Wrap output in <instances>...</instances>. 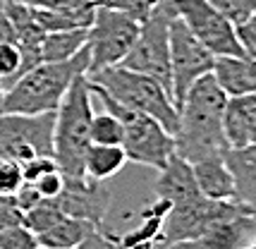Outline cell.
<instances>
[{
    "label": "cell",
    "instance_id": "cell-1",
    "mask_svg": "<svg viewBox=\"0 0 256 249\" xmlns=\"http://www.w3.org/2000/svg\"><path fill=\"white\" fill-rule=\"evenodd\" d=\"M228 94L220 89L213 74H204L192 84L184 98L178 103L180 122L175 132V154L196 163L211 156L228 154V139L223 130V113Z\"/></svg>",
    "mask_w": 256,
    "mask_h": 249
},
{
    "label": "cell",
    "instance_id": "cell-2",
    "mask_svg": "<svg viewBox=\"0 0 256 249\" xmlns=\"http://www.w3.org/2000/svg\"><path fill=\"white\" fill-rule=\"evenodd\" d=\"M89 72V48L65 62H38L5 89L2 113H56L65 98L70 84Z\"/></svg>",
    "mask_w": 256,
    "mask_h": 249
},
{
    "label": "cell",
    "instance_id": "cell-3",
    "mask_svg": "<svg viewBox=\"0 0 256 249\" xmlns=\"http://www.w3.org/2000/svg\"><path fill=\"white\" fill-rule=\"evenodd\" d=\"M91 84L86 74H79L70 84L65 98L56 110L53 124V158L58 168L70 178L84 175V154L91 144V118H94V103H91Z\"/></svg>",
    "mask_w": 256,
    "mask_h": 249
},
{
    "label": "cell",
    "instance_id": "cell-4",
    "mask_svg": "<svg viewBox=\"0 0 256 249\" xmlns=\"http://www.w3.org/2000/svg\"><path fill=\"white\" fill-rule=\"evenodd\" d=\"M89 82L94 86H100L103 91H108L118 103H122L136 113L156 118L168 132H172V134L178 132V103L172 98L170 89H166L154 77L124 68V65H112V68L91 72Z\"/></svg>",
    "mask_w": 256,
    "mask_h": 249
},
{
    "label": "cell",
    "instance_id": "cell-5",
    "mask_svg": "<svg viewBox=\"0 0 256 249\" xmlns=\"http://www.w3.org/2000/svg\"><path fill=\"white\" fill-rule=\"evenodd\" d=\"M91 91H94V96H98V101L103 103L106 110H110L120 118V122H122V148L130 163H139L146 168L160 170L175 156V134L168 132L156 118L136 113L132 108L118 103L100 86L91 84Z\"/></svg>",
    "mask_w": 256,
    "mask_h": 249
},
{
    "label": "cell",
    "instance_id": "cell-6",
    "mask_svg": "<svg viewBox=\"0 0 256 249\" xmlns=\"http://www.w3.org/2000/svg\"><path fill=\"white\" fill-rule=\"evenodd\" d=\"M172 17H175L172 2L160 0V5L148 14V20L142 22L132 50L120 62L124 68L154 77L166 89H170V94H172V74H170V20Z\"/></svg>",
    "mask_w": 256,
    "mask_h": 249
},
{
    "label": "cell",
    "instance_id": "cell-7",
    "mask_svg": "<svg viewBox=\"0 0 256 249\" xmlns=\"http://www.w3.org/2000/svg\"><path fill=\"white\" fill-rule=\"evenodd\" d=\"M142 24L132 20L122 10H115L108 5H96L94 20L89 24V72L120 65L124 56L132 50L134 41L139 36Z\"/></svg>",
    "mask_w": 256,
    "mask_h": 249
},
{
    "label": "cell",
    "instance_id": "cell-8",
    "mask_svg": "<svg viewBox=\"0 0 256 249\" xmlns=\"http://www.w3.org/2000/svg\"><path fill=\"white\" fill-rule=\"evenodd\" d=\"M56 113H0V158L26 163L36 156H53Z\"/></svg>",
    "mask_w": 256,
    "mask_h": 249
},
{
    "label": "cell",
    "instance_id": "cell-9",
    "mask_svg": "<svg viewBox=\"0 0 256 249\" xmlns=\"http://www.w3.org/2000/svg\"><path fill=\"white\" fill-rule=\"evenodd\" d=\"M242 214H249V211L237 202H216V199H206L201 194L187 204H178L168 211L158 247L182 242V240H192L201 232H206L208 228L218 226L223 220H230V218H237Z\"/></svg>",
    "mask_w": 256,
    "mask_h": 249
},
{
    "label": "cell",
    "instance_id": "cell-10",
    "mask_svg": "<svg viewBox=\"0 0 256 249\" xmlns=\"http://www.w3.org/2000/svg\"><path fill=\"white\" fill-rule=\"evenodd\" d=\"M216 56L196 36L187 29V24L178 14L170 20V74H172V98L180 103L194 82L213 72Z\"/></svg>",
    "mask_w": 256,
    "mask_h": 249
},
{
    "label": "cell",
    "instance_id": "cell-11",
    "mask_svg": "<svg viewBox=\"0 0 256 249\" xmlns=\"http://www.w3.org/2000/svg\"><path fill=\"white\" fill-rule=\"evenodd\" d=\"M172 10L192 34L213 56H244L234 34V24L211 5V0H170Z\"/></svg>",
    "mask_w": 256,
    "mask_h": 249
},
{
    "label": "cell",
    "instance_id": "cell-12",
    "mask_svg": "<svg viewBox=\"0 0 256 249\" xmlns=\"http://www.w3.org/2000/svg\"><path fill=\"white\" fill-rule=\"evenodd\" d=\"M62 214L89 220L91 226H106V216L110 208V192L103 187V182L89 180L86 175L70 178L65 175V187L56 196Z\"/></svg>",
    "mask_w": 256,
    "mask_h": 249
},
{
    "label": "cell",
    "instance_id": "cell-13",
    "mask_svg": "<svg viewBox=\"0 0 256 249\" xmlns=\"http://www.w3.org/2000/svg\"><path fill=\"white\" fill-rule=\"evenodd\" d=\"M256 238V214H242L208 228L192 240L172 242L156 249H244Z\"/></svg>",
    "mask_w": 256,
    "mask_h": 249
},
{
    "label": "cell",
    "instance_id": "cell-14",
    "mask_svg": "<svg viewBox=\"0 0 256 249\" xmlns=\"http://www.w3.org/2000/svg\"><path fill=\"white\" fill-rule=\"evenodd\" d=\"M156 196L168 199L172 206L187 204L192 199L201 196L196 178H194V168H192L190 160L175 154L163 168L158 170Z\"/></svg>",
    "mask_w": 256,
    "mask_h": 249
},
{
    "label": "cell",
    "instance_id": "cell-15",
    "mask_svg": "<svg viewBox=\"0 0 256 249\" xmlns=\"http://www.w3.org/2000/svg\"><path fill=\"white\" fill-rule=\"evenodd\" d=\"M213 77L228 96L256 94V60L249 56H218Z\"/></svg>",
    "mask_w": 256,
    "mask_h": 249
},
{
    "label": "cell",
    "instance_id": "cell-16",
    "mask_svg": "<svg viewBox=\"0 0 256 249\" xmlns=\"http://www.w3.org/2000/svg\"><path fill=\"white\" fill-rule=\"evenodd\" d=\"M172 208V204L168 199L156 196L151 204L142 211V220L139 226H134L127 232H118L120 244H124L127 249H154L160 242L163 235V226H166V216Z\"/></svg>",
    "mask_w": 256,
    "mask_h": 249
},
{
    "label": "cell",
    "instance_id": "cell-17",
    "mask_svg": "<svg viewBox=\"0 0 256 249\" xmlns=\"http://www.w3.org/2000/svg\"><path fill=\"white\" fill-rule=\"evenodd\" d=\"M225 160L234 178V202L256 214V144L228 148Z\"/></svg>",
    "mask_w": 256,
    "mask_h": 249
},
{
    "label": "cell",
    "instance_id": "cell-18",
    "mask_svg": "<svg viewBox=\"0 0 256 249\" xmlns=\"http://www.w3.org/2000/svg\"><path fill=\"white\" fill-rule=\"evenodd\" d=\"M199 192L206 199L216 202H234V178L225 156H211L192 163Z\"/></svg>",
    "mask_w": 256,
    "mask_h": 249
},
{
    "label": "cell",
    "instance_id": "cell-19",
    "mask_svg": "<svg viewBox=\"0 0 256 249\" xmlns=\"http://www.w3.org/2000/svg\"><path fill=\"white\" fill-rule=\"evenodd\" d=\"M256 113V94L244 96H228L223 113V130L230 148H240L249 144V124Z\"/></svg>",
    "mask_w": 256,
    "mask_h": 249
},
{
    "label": "cell",
    "instance_id": "cell-20",
    "mask_svg": "<svg viewBox=\"0 0 256 249\" xmlns=\"http://www.w3.org/2000/svg\"><path fill=\"white\" fill-rule=\"evenodd\" d=\"M94 230H96V226H91L89 220L65 214L60 220H56L50 228H46L44 232H38L34 238H36L38 249H70L77 247L79 242H84Z\"/></svg>",
    "mask_w": 256,
    "mask_h": 249
},
{
    "label": "cell",
    "instance_id": "cell-21",
    "mask_svg": "<svg viewBox=\"0 0 256 249\" xmlns=\"http://www.w3.org/2000/svg\"><path fill=\"white\" fill-rule=\"evenodd\" d=\"M127 163L130 160L122 144H89L84 154V175L89 180L106 182L115 178Z\"/></svg>",
    "mask_w": 256,
    "mask_h": 249
},
{
    "label": "cell",
    "instance_id": "cell-22",
    "mask_svg": "<svg viewBox=\"0 0 256 249\" xmlns=\"http://www.w3.org/2000/svg\"><path fill=\"white\" fill-rule=\"evenodd\" d=\"M86 41H89V26L46 34L44 44H41V60L44 62H65L77 53H82Z\"/></svg>",
    "mask_w": 256,
    "mask_h": 249
},
{
    "label": "cell",
    "instance_id": "cell-23",
    "mask_svg": "<svg viewBox=\"0 0 256 249\" xmlns=\"http://www.w3.org/2000/svg\"><path fill=\"white\" fill-rule=\"evenodd\" d=\"M91 144H122V122L120 118L103 108V113L91 118Z\"/></svg>",
    "mask_w": 256,
    "mask_h": 249
},
{
    "label": "cell",
    "instance_id": "cell-24",
    "mask_svg": "<svg viewBox=\"0 0 256 249\" xmlns=\"http://www.w3.org/2000/svg\"><path fill=\"white\" fill-rule=\"evenodd\" d=\"M62 208L58 206L56 199H41L36 206H32L29 211H24V226L32 230L34 235L44 232L46 228H50L56 220L62 218Z\"/></svg>",
    "mask_w": 256,
    "mask_h": 249
},
{
    "label": "cell",
    "instance_id": "cell-25",
    "mask_svg": "<svg viewBox=\"0 0 256 249\" xmlns=\"http://www.w3.org/2000/svg\"><path fill=\"white\" fill-rule=\"evenodd\" d=\"M22 50L17 44L2 41L0 44V84L2 89H10L22 77Z\"/></svg>",
    "mask_w": 256,
    "mask_h": 249
},
{
    "label": "cell",
    "instance_id": "cell-26",
    "mask_svg": "<svg viewBox=\"0 0 256 249\" xmlns=\"http://www.w3.org/2000/svg\"><path fill=\"white\" fill-rule=\"evenodd\" d=\"M24 5L36 10H53V12H70V14H94L96 5L86 0H22Z\"/></svg>",
    "mask_w": 256,
    "mask_h": 249
},
{
    "label": "cell",
    "instance_id": "cell-27",
    "mask_svg": "<svg viewBox=\"0 0 256 249\" xmlns=\"http://www.w3.org/2000/svg\"><path fill=\"white\" fill-rule=\"evenodd\" d=\"M0 249H38V244L26 226H12L0 230Z\"/></svg>",
    "mask_w": 256,
    "mask_h": 249
},
{
    "label": "cell",
    "instance_id": "cell-28",
    "mask_svg": "<svg viewBox=\"0 0 256 249\" xmlns=\"http://www.w3.org/2000/svg\"><path fill=\"white\" fill-rule=\"evenodd\" d=\"M100 5H108V8H115V10H122L124 14H130L132 20L142 24L144 20H148V14L160 5V0H106Z\"/></svg>",
    "mask_w": 256,
    "mask_h": 249
},
{
    "label": "cell",
    "instance_id": "cell-29",
    "mask_svg": "<svg viewBox=\"0 0 256 249\" xmlns=\"http://www.w3.org/2000/svg\"><path fill=\"white\" fill-rule=\"evenodd\" d=\"M211 5L218 12H223L232 24L244 22L256 12V0H211Z\"/></svg>",
    "mask_w": 256,
    "mask_h": 249
},
{
    "label": "cell",
    "instance_id": "cell-30",
    "mask_svg": "<svg viewBox=\"0 0 256 249\" xmlns=\"http://www.w3.org/2000/svg\"><path fill=\"white\" fill-rule=\"evenodd\" d=\"M32 184L36 187V192L41 194L44 199H56L58 194L62 192V187H65V172L60 168H56V170H50V172H46V175H41Z\"/></svg>",
    "mask_w": 256,
    "mask_h": 249
},
{
    "label": "cell",
    "instance_id": "cell-31",
    "mask_svg": "<svg viewBox=\"0 0 256 249\" xmlns=\"http://www.w3.org/2000/svg\"><path fill=\"white\" fill-rule=\"evenodd\" d=\"M234 34L242 46V53L256 60V12L252 17H246L244 22L234 24Z\"/></svg>",
    "mask_w": 256,
    "mask_h": 249
},
{
    "label": "cell",
    "instance_id": "cell-32",
    "mask_svg": "<svg viewBox=\"0 0 256 249\" xmlns=\"http://www.w3.org/2000/svg\"><path fill=\"white\" fill-rule=\"evenodd\" d=\"M56 168H58V163L53 156H36V158L22 163L24 182H36L41 175H46V172H50V170H56Z\"/></svg>",
    "mask_w": 256,
    "mask_h": 249
},
{
    "label": "cell",
    "instance_id": "cell-33",
    "mask_svg": "<svg viewBox=\"0 0 256 249\" xmlns=\"http://www.w3.org/2000/svg\"><path fill=\"white\" fill-rule=\"evenodd\" d=\"M70 249H112V242L108 238V228L106 226L96 228L84 242H79L77 247H70Z\"/></svg>",
    "mask_w": 256,
    "mask_h": 249
},
{
    "label": "cell",
    "instance_id": "cell-34",
    "mask_svg": "<svg viewBox=\"0 0 256 249\" xmlns=\"http://www.w3.org/2000/svg\"><path fill=\"white\" fill-rule=\"evenodd\" d=\"M41 199H44V196L36 192V187H34L32 182H24L22 187L17 190V194H14V202H17V206L22 208V214L24 211H29L32 206H36Z\"/></svg>",
    "mask_w": 256,
    "mask_h": 249
},
{
    "label": "cell",
    "instance_id": "cell-35",
    "mask_svg": "<svg viewBox=\"0 0 256 249\" xmlns=\"http://www.w3.org/2000/svg\"><path fill=\"white\" fill-rule=\"evenodd\" d=\"M246 139H249V144H256V113H254V118H252V124H249V136H246ZM249 144H246V146H249Z\"/></svg>",
    "mask_w": 256,
    "mask_h": 249
},
{
    "label": "cell",
    "instance_id": "cell-36",
    "mask_svg": "<svg viewBox=\"0 0 256 249\" xmlns=\"http://www.w3.org/2000/svg\"><path fill=\"white\" fill-rule=\"evenodd\" d=\"M108 238H110V242H112V249H127L124 244H120V240H118V232H115V230H110V228H108Z\"/></svg>",
    "mask_w": 256,
    "mask_h": 249
},
{
    "label": "cell",
    "instance_id": "cell-37",
    "mask_svg": "<svg viewBox=\"0 0 256 249\" xmlns=\"http://www.w3.org/2000/svg\"><path fill=\"white\" fill-rule=\"evenodd\" d=\"M2 96H5V89H2V84H0V113H2Z\"/></svg>",
    "mask_w": 256,
    "mask_h": 249
},
{
    "label": "cell",
    "instance_id": "cell-38",
    "mask_svg": "<svg viewBox=\"0 0 256 249\" xmlns=\"http://www.w3.org/2000/svg\"><path fill=\"white\" fill-rule=\"evenodd\" d=\"M244 249H256V238L254 240H252V242H249V244H246V247Z\"/></svg>",
    "mask_w": 256,
    "mask_h": 249
},
{
    "label": "cell",
    "instance_id": "cell-39",
    "mask_svg": "<svg viewBox=\"0 0 256 249\" xmlns=\"http://www.w3.org/2000/svg\"><path fill=\"white\" fill-rule=\"evenodd\" d=\"M86 2H91V5H100V2H106V0H86Z\"/></svg>",
    "mask_w": 256,
    "mask_h": 249
}]
</instances>
